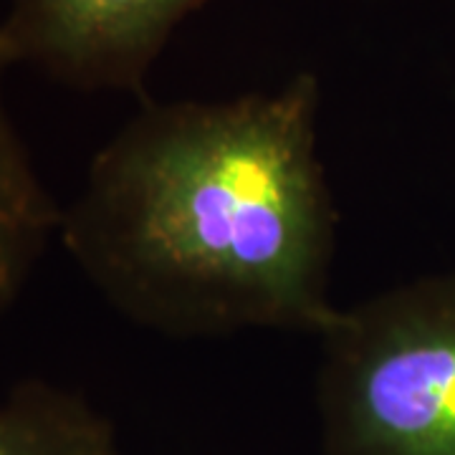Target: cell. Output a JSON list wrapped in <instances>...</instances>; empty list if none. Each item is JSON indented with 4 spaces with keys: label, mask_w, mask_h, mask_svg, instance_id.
Segmentation results:
<instances>
[{
    "label": "cell",
    "mask_w": 455,
    "mask_h": 455,
    "mask_svg": "<svg viewBox=\"0 0 455 455\" xmlns=\"http://www.w3.org/2000/svg\"><path fill=\"white\" fill-rule=\"evenodd\" d=\"M319 79L230 99H142L61 208L59 241L104 301L172 339L322 337L339 212Z\"/></svg>",
    "instance_id": "6da1fadb"
},
{
    "label": "cell",
    "mask_w": 455,
    "mask_h": 455,
    "mask_svg": "<svg viewBox=\"0 0 455 455\" xmlns=\"http://www.w3.org/2000/svg\"><path fill=\"white\" fill-rule=\"evenodd\" d=\"M316 339L324 455H455V274L339 307Z\"/></svg>",
    "instance_id": "7a4b0ae2"
},
{
    "label": "cell",
    "mask_w": 455,
    "mask_h": 455,
    "mask_svg": "<svg viewBox=\"0 0 455 455\" xmlns=\"http://www.w3.org/2000/svg\"><path fill=\"white\" fill-rule=\"evenodd\" d=\"M211 0H8L11 64L76 92L142 94L164 46Z\"/></svg>",
    "instance_id": "3957f363"
},
{
    "label": "cell",
    "mask_w": 455,
    "mask_h": 455,
    "mask_svg": "<svg viewBox=\"0 0 455 455\" xmlns=\"http://www.w3.org/2000/svg\"><path fill=\"white\" fill-rule=\"evenodd\" d=\"M11 56L0 41V316L59 235L61 208L41 180L8 109L3 79Z\"/></svg>",
    "instance_id": "277c9868"
},
{
    "label": "cell",
    "mask_w": 455,
    "mask_h": 455,
    "mask_svg": "<svg viewBox=\"0 0 455 455\" xmlns=\"http://www.w3.org/2000/svg\"><path fill=\"white\" fill-rule=\"evenodd\" d=\"M0 455H122L116 430L84 395L23 379L0 397Z\"/></svg>",
    "instance_id": "5b68a950"
}]
</instances>
